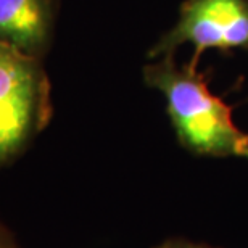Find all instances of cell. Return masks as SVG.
Returning <instances> with one entry per match:
<instances>
[{
	"label": "cell",
	"mask_w": 248,
	"mask_h": 248,
	"mask_svg": "<svg viewBox=\"0 0 248 248\" xmlns=\"http://www.w3.org/2000/svg\"><path fill=\"white\" fill-rule=\"evenodd\" d=\"M143 81L161 92L176 136L188 152L202 156H240L245 134L231 108L211 92L195 64L177 66L174 55L153 58L143 66Z\"/></svg>",
	"instance_id": "cell-1"
},
{
	"label": "cell",
	"mask_w": 248,
	"mask_h": 248,
	"mask_svg": "<svg viewBox=\"0 0 248 248\" xmlns=\"http://www.w3.org/2000/svg\"><path fill=\"white\" fill-rule=\"evenodd\" d=\"M53 116L42 60L0 42V168L21 158Z\"/></svg>",
	"instance_id": "cell-2"
},
{
	"label": "cell",
	"mask_w": 248,
	"mask_h": 248,
	"mask_svg": "<svg viewBox=\"0 0 248 248\" xmlns=\"http://www.w3.org/2000/svg\"><path fill=\"white\" fill-rule=\"evenodd\" d=\"M184 44L193 47L195 66L205 50L248 53V0H186L174 28L148 50V60L174 55Z\"/></svg>",
	"instance_id": "cell-3"
},
{
	"label": "cell",
	"mask_w": 248,
	"mask_h": 248,
	"mask_svg": "<svg viewBox=\"0 0 248 248\" xmlns=\"http://www.w3.org/2000/svg\"><path fill=\"white\" fill-rule=\"evenodd\" d=\"M57 26V0H0V42L44 60Z\"/></svg>",
	"instance_id": "cell-4"
},
{
	"label": "cell",
	"mask_w": 248,
	"mask_h": 248,
	"mask_svg": "<svg viewBox=\"0 0 248 248\" xmlns=\"http://www.w3.org/2000/svg\"><path fill=\"white\" fill-rule=\"evenodd\" d=\"M153 248H215V247H208L198 242H190L186 239H168L163 244L153 247Z\"/></svg>",
	"instance_id": "cell-5"
},
{
	"label": "cell",
	"mask_w": 248,
	"mask_h": 248,
	"mask_svg": "<svg viewBox=\"0 0 248 248\" xmlns=\"http://www.w3.org/2000/svg\"><path fill=\"white\" fill-rule=\"evenodd\" d=\"M0 248H19L15 235L2 221H0Z\"/></svg>",
	"instance_id": "cell-6"
},
{
	"label": "cell",
	"mask_w": 248,
	"mask_h": 248,
	"mask_svg": "<svg viewBox=\"0 0 248 248\" xmlns=\"http://www.w3.org/2000/svg\"><path fill=\"white\" fill-rule=\"evenodd\" d=\"M240 156H245L248 158V136L245 134V139L242 142V147H240Z\"/></svg>",
	"instance_id": "cell-7"
}]
</instances>
